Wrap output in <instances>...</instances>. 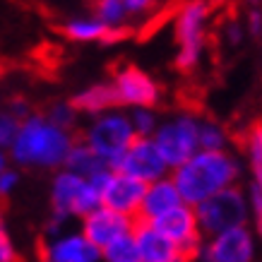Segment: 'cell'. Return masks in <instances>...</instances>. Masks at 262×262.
I'll use <instances>...</instances> for the list:
<instances>
[{"label": "cell", "instance_id": "13", "mask_svg": "<svg viewBox=\"0 0 262 262\" xmlns=\"http://www.w3.org/2000/svg\"><path fill=\"white\" fill-rule=\"evenodd\" d=\"M41 257L48 262H99L101 248L94 246L84 236V231H63L58 236H48L41 248Z\"/></svg>", "mask_w": 262, "mask_h": 262}, {"label": "cell", "instance_id": "23", "mask_svg": "<svg viewBox=\"0 0 262 262\" xmlns=\"http://www.w3.org/2000/svg\"><path fill=\"white\" fill-rule=\"evenodd\" d=\"M130 120H133L135 133L142 137H151L154 130L159 127V118L154 113V106H135V108H130Z\"/></svg>", "mask_w": 262, "mask_h": 262}, {"label": "cell", "instance_id": "7", "mask_svg": "<svg viewBox=\"0 0 262 262\" xmlns=\"http://www.w3.org/2000/svg\"><path fill=\"white\" fill-rule=\"evenodd\" d=\"M151 137L173 171L200 149V120L192 113H181L168 118L166 123H159Z\"/></svg>", "mask_w": 262, "mask_h": 262}, {"label": "cell", "instance_id": "8", "mask_svg": "<svg viewBox=\"0 0 262 262\" xmlns=\"http://www.w3.org/2000/svg\"><path fill=\"white\" fill-rule=\"evenodd\" d=\"M149 224L181 248L183 260L200 257V250H202L205 243H202V231H200L198 214H195V207L192 205L181 202V205L166 209L164 214L154 216Z\"/></svg>", "mask_w": 262, "mask_h": 262}, {"label": "cell", "instance_id": "21", "mask_svg": "<svg viewBox=\"0 0 262 262\" xmlns=\"http://www.w3.org/2000/svg\"><path fill=\"white\" fill-rule=\"evenodd\" d=\"M101 257L106 262H140L135 233H123L116 241H111L106 248H101Z\"/></svg>", "mask_w": 262, "mask_h": 262}, {"label": "cell", "instance_id": "32", "mask_svg": "<svg viewBox=\"0 0 262 262\" xmlns=\"http://www.w3.org/2000/svg\"><path fill=\"white\" fill-rule=\"evenodd\" d=\"M248 22H250V32L257 36V34L262 32V12H260V10H253V12H250V17H248Z\"/></svg>", "mask_w": 262, "mask_h": 262}, {"label": "cell", "instance_id": "24", "mask_svg": "<svg viewBox=\"0 0 262 262\" xmlns=\"http://www.w3.org/2000/svg\"><path fill=\"white\" fill-rule=\"evenodd\" d=\"M226 140H229V135L219 123L200 120V149H224Z\"/></svg>", "mask_w": 262, "mask_h": 262}, {"label": "cell", "instance_id": "27", "mask_svg": "<svg viewBox=\"0 0 262 262\" xmlns=\"http://www.w3.org/2000/svg\"><path fill=\"white\" fill-rule=\"evenodd\" d=\"M17 260V248L12 243V236L8 231V224H5V216L0 212V262H12Z\"/></svg>", "mask_w": 262, "mask_h": 262}, {"label": "cell", "instance_id": "35", "mask_svg": "<svg viewBox=\"0 0 262 262\" xmlns=\"http://www.w3.org/2000/svg\"><path fill=\"white\" fill-rule=\"evenodd\" d=\"M248 3H253V5H255V3H260V0H248Z\"/></svg>", "mask_w": 262, "mask_h": 262}, {"label": "cell", "instance_id": "15", "mask_svg": "<svg viewBox=\"0 0 262 262\" xmlns=\"http://www.w3.org/2000/svg\"><path fill=\"white\" fill-rule=\"evenodd\" d=\"M135 241L137 250H140V262H181V248L176 246L173 241L164 236L159 229H154L149 222L137 219L135 229Z\"/></svg>", "mask_w": 262, "mask_h": 262}, {"label": "cell", "instance_id": "20", "mask_svg": "<svg viewBox=\"0 0 262 262\" xmlns=\"http://www.w3.org/2000/svg\"><path fill=\"white\" fill-rule=\"evenodd\" d=\"M60 32L75 43H94V41H103L108 34V27L99 19L96 15L92 17H75L60 27Z\"/></svg>", "mask_w": 262, "mask_h": 262}, {"label": "cell", "instance_id": "2", "mask_svg": "<svg viewBox=\"0 0 262 262\" xmlns=\"http://www.w3.org/2000/svg\"><path fill=\"white\" fill-rule=\"evenodd\" d=\"M238 173V161L226 149H198L188 161L173 168L171 178L181 190L183 202L195 207L209 195L233 185Z\"/></svg>", "mask_w": 262, "mask_h": 262}, {"label": "cell", "instance_id": "14", "mask_svg": "<svg viewBox=\"0 0 262 262\" xmlns=\"http://www.w3.org/2000/svg\"><path fill=\"white\" fill-rule=\"evenodd\" d=\"M137 219L130 214H123L118 209H111L106 205H99L87 216H82V231L94 246L106 248L111 241H116L123 233H130L135 229Z\"/></svg>", "mask_w": 262, "mask_h": 262}, {"label": "cell", "instance_id": "34", "mask_svg": "<svg viewBox=\"0 0 262 262\" xmlns=\"http://www.w3.org/2000/svg\"><path fill=\"white\" fill-rule=\"evenodd\" d=\"M212 5H222V3H226V0H209Z\"/></svg>", "mask_w": 262, "mask_h": 262}, {"label": "cell", "instance_id": "9", "mask_svg": "<svg viewBox=\"0 0 262 262\" xmlns=\"http://www.w3.org/2000/svg\"><path fill=\"white\" fill-rule=\"evenodd\" d=\"M116 168L123 171V173L135 176V178H140L144 183L159 181V178L168 176V171H171L166 159L161 157L154 137H142V135H137L133 140V144L123 151V157L118 159Z\"/></svg>", "mask_w": 262, "mask_h": 262}, {"label": "cell", "instance_id": "12", "mask_svg": "<svg viewBox=\"0 0 262 262\" xmlns=\"http://www.w3.org/2000/svg\"><path fill=\"white\" fill-rule=\"evenodd\" d=\"M144 190H147V183L144 181L113 168L101 188V205L118 209L123 214H130L137 219L140 207H142Z\"/></svg>", "mask_w": 262, "mask_h": 262}, {"label": "cell", "instance_id": "18", "mask_svg": "<svg viewBox=\"0 0 262 262\" xmlns=\"http://www.w3.org/2000/svg\"><path fill=\"white\" fill-rule=\"evenodd\" d=\"M108 166H111V164H106L84 140H80V142L75 140L70 154H68V159H65V168H70V171L84 176V178H92V176H96L99 171H103V168H108Z\"/></svg>", "mask_w": 262, "mask_h": 262}, {"label": "cell", "instance_id": "16", "mask_svg": "<svg viewBox=\"0 0 262 262\" xmlns=\"http://www.w3.org/2000/svg\"><path fill=\"white\" fill-rule=\"evenodd\" d=\"M181 202H183V198H181L178 185L173 183L171 176H164V178H159V181L147 183V190H144L142 207H140L137 219H142V222H151L154 216L164 214L166 209L181 205Z\"/></svg>", "mask_w": 262, "mask_h": 262}, {"label": "cell", "instance_id": "33", "mask_svg": "<svg viewBox=\"0 0 262 262\" xmlns=\"http://www.w3.org/2000/svg\"><path fill=\"white\" fill-rule=\"evenodd\" d=\"M8 159H10L8 149H3V147H0V171H3V168L8 166Z\"/></svg>", "mask_w": 262, "mask_h": 262}, {"label": "cell", "instance_id": "4", "mask_svg": "<svg viewBox=\"0 0 262 262\" xmlns=\"http://www.w3.org/2000/svg\"><path fill=\"white\" fill-rule=\"evenodd\" d=\"M137 137L130 113L123 111H103L99 116H92V120L87 123L82 140L92 147V149L101 157L106 164H111L116 168L118 159L123 157V151L133 144V140Z\"/></svg>", "mask_w": 262, "mask_h": 262}, {"label": "cell", "instance_id": "17", "mask_svg": "<svg viewBox=\"0 0 262 262\" xmlns=\"http://www.w3.org/2000/svg\"><path fill=\"white\" fill-rule=\"evenodd\" d=\"M70 101L84 116H99L103 111L116 108L118 106V96H116V89H113V82H96V84L80 89Z\"/></svg>", "mask_w": 262, "mask_h": 262}, {"label": "cell", "instance_id": "30", "mask_svg": "<svg viewBox=\"0 0 262 262\" xmlns=\"http://www.w3.org/2000/svg\"><path fill=\"white\" fill-rule=\"evenodd\" d=\"M125 3H127L130 15H142V12H149V10L157 5V0H125Z\"/></svg>", "mask_w": 262, "mask_h": 262}, {"label": "cell", "instance_id": "10", "mask_svg": "<svg viewBox=\"0 0 262 262\" xmlns=\"http://www.w3.org/2000/svg\"><path fill=\"white\" fill-rule=\"evenodd\" d=\"M113 89L118 96V106H157L161 99V87L144 70L135 65H123L113 72Z\"/></svg>", "mask_w": 262, "mask_h": 262}, {"label": "cell", "instance_id": "3", "mask_svg": "<svg viewBox=\"0 0 262 262\" xmlns=\"http://www.w3.org/2000/svg\"><path fill=\"white\" fill-rule=\"evenodd\" d=\"M212 8L214 5L209 0H185V3H181V8L176 10L173 27L176 41H178L176 68L181 72H192L200 65Z\"/></svg>", "mask_w": 262, "mask_h": 262}, {"label": "cell", "instance_id": "5", "mask_svg": "<svg viewBox=\"0 0 262 262\" xmlns=\"http://www.w3.org/2000/svg\"><path fill=\"white\" fill-rule=\"evenodd\" d=\"M101 205V192L94 183L70 168H60L51 183V207L56 214L82 219Z\"/></svg>", "mask_w": 262, "mask_h": 262}, {"label": "cell", "instance_id": "6", "mask_svg": "<svg viewBox=\"0 0 262 262\" xmlns=\"http://www.w3.org/2000/svg\"><path fill=\"white\" fill-rule=\"evenodd\" d=\"M195 214H198V224L202 236L209 238V236H216L219 231L246 224L248 202L238 188L229 185V188H224V190L202 200L200 205H195Z\"/></svg>", "mask_w": 262, "mask_h": 262}, {"label": "cell", "instance_id": "31", "mask_svg": "<svg viewBox=\"0 0 262 262\" xmlns=\"http://www.w3.org/2000/svg\"><path fill=\"white\" fill-rule=\"evenodd\" d=\"M8 111H12L17 116V118H27V116H29V106H27V101H24V99H12V101H10V106H8Z\"/></svg>", "mask_w": 262, "mask_h": 262}, {"label": "cell", "instance_id": "19", "mask_svg": "<svg viewBox=\"0 0 262 262\" xmlns=\"http://www.w3.org/2000/svg\"><path fill=\"white\" fill-rule=\"evenodd\" d=\"M238 147L246 151L250 161V171L255 176V183L262 188V118L248 123L238 135Z\"/></svg>", "mask_w": 262, "mask_h": 262}, {"label": "cell", "instance_id": "25", "mask_svg": "<svg viewBox=\"0 0 262 262\" xmlns=\"http://www.w3.org/2000/svg\"><path fill=\"white\" fill-rule=\"evenodd\" d=\"M46 116L53 120V123H58L60 127L72 130V127H75V123H77L80 111L75 108V103H72V101H60V103H53V106L46 111Z\"/></svg>", "mask_w": 262, "mask_h": 262}, {"label": "cell", "instance_id": "11", "mask_svg": "<svg viewBox=\"0 0 262 262\" xmlns=\"http://www.w3.org/2000/svg\"><path fill=\"white\" fill-rule=\"evenodd\" d=\"M253 253V236L246 229V224H238L219 231L216 236H209V241L200 250V257L209 262H250Z\"/></svg>", "mask_w": 262, "mask_h": 262}, {"label": "cell", "instance_id": "28", "mask_svg": "<svg viewBox=\"0 0 262 262\" xmlns=\"http://www.w3.org/2000/svg\"><path fill=\"white\" fill-rule=\"evenodd\" d=\"M17 188H19V173L15 168L5 166L0 171V198H10Z\"/></svg>", "mask_w": 262, "mask_h": 262}, {"label": "cell", "instance_id": "29", "mask_svg": "<svg viewBox=\"0 0 262 262\" xmlns=\"http://www.w3.org/2000/svg\"><path fill=\"white\" fill-rule=\"evenodd\" d=\"M250 209H253L255 231L260 233V238H262V188L257 183L250 188Z\"/></svg>", "mask_w": 262, "mask_h": 262}, {"label": "cell", "instance_id": "26", "mask_svg": "<svg viewBox=\"0 0 262 262\" xmlns=\"http://www.w3.org/2000/svg\"><path fill=\"white\" fill-rule=\"evenodd\" d=\"M19 125H22V118H17L12 111H0V147L3 149H10V144L15 142L17 133H19Z\"/></svg>", "mask_w": 262, "mask_h": 262}, {"label": "cell", "instance_id": "1", "mask_svg": "<svg viewBox=\"0 0 262 262\" xmlns=\"http://www.w3.org/2000/svg\"><path fill=\"white\" fill-rule=\"evenodd\" d=\"M72 144V130L53 123L46 113H29L22 120L8 154L15 164L27 168H63Z\"/></svg>", "mask_w": 262, "mask_h": 262}, {"label": "cell", "instance_id": "22", "mask_svg": "<svg viewBox=\"0 0 262 262\" xmlns=\"http://www.w3.org/2000/svg\"><path fill=\"white\" fill-rule=\"evenodd\" d=\"M94 15L108 29H116V27H125L130 10L125 0H94Z\"/></svg>", "mask_w": 262, "mask_h": 262}]
</instances>
